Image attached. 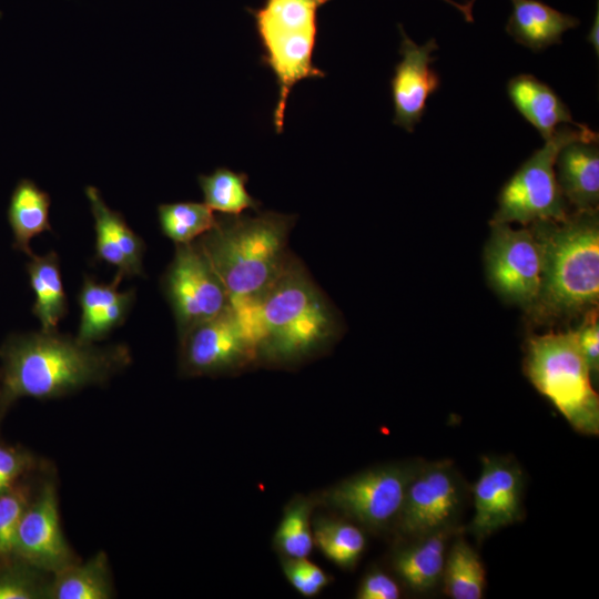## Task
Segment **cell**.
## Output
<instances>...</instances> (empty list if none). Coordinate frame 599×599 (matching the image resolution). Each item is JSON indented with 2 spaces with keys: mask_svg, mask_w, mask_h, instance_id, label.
<instances>
[{
  "mask_svg": "<svg viewBox=\"0 0 599 599\" xmlns=\"http://www.w3.org/2000/svg\"><path fill=\"white\" fill-rule=\"evenodd\" d=\"M331 0H265L248 9L264 50L261 62L270 68L278 87L273 112L276 133H282L287 98L303 79L324 78L312 58L317 35V11Z\"/></svg>",
  "mask_w": 599,
  "mask_h": 599,
  "instance_id": "5",
  "label": "cell"
},
{
  "mask_svg": "<svg viewBox=\"0 0 599 599\" xmlns=\"http://www.w3.org/2000/svg\"><path fill=\"white\" fill-rule=\"evenodd\" d=\"M461 527L407 539L393 557V568L410 590L425 593L441 583L449 545Z\"/></svg>",
  "mask_w": 599,
  "mask_h": 599,
  "instance_id": "19",
  "label": "cell"
},
{
  "mask_svg": "<svg viewBox=\"0 0 599 599\" xmlns=\"http://www.w3.org/2000/svg\"><path fill=\"white\" fill-rule=\"evenodd\" d=\"M441 585L453 599H480L487 580L486 569L479 554L458 531L448 548Z\"/></svg>",
  "mask_w": 599,
  "mask_h": 599,
  "instance_id": "25",
  "label": "cell"
},
{
  "mask_svg": "<svg viewBox=\"0 0 599 599\" xmlns=\"http://www.w3.org/2000/svg\"><path fill=\"white\" fill-rule=\"evenodd\" d=\"M50 204V195L28 179L20 180L11 194L8 221L13 234V247L29 257L34 254L30 241L35 235L52 231Z\"/></svg>",
  "mask_w": 599,
  "mask_h": 599,
  "instance_id": "24",
  "label": "cell"
},
{
  "mask_svg": "<svg viewBox=\"0 0 599 599\" xmlns=\"http://www.w3.org/2000/svg\"><path fill=\"white\" fill-rule=\"evenodd\" d=\"M311 504L304 499L293 501L285 510L276 529L275 546L286 558H307L314 546L309 522Z\"/></svg>",
  "mask_w": 599,
  "mask_h": 599,
  "instance_id": "29",
  "label": "cell"
},
{
  "mask_svg": "<svg viewBox=\"0 0 599 599\" xmlns=\"http://www.w3.org/2000/svg\"><path fill=\"white\" fill-rule=\"evenodd\" d=\"M484 262L488 282L506 302L528 313L537 303L541 286V254L530 226L512 229L490 222Z\"/></svg>",
  "mask_w": 599,
  "mask_h": 599,
  "instance_id": "10",
  "label": "cell"
},
{
  "mask_svg": "<svg viewBox=\"0 0 599 599\" xmlns=\"http://www.w3.org/2000/svg\"><path fill=\"white\" fill-rule=\"evenodd\" d=\"M248 176L226 167H217L211 174H200L199 185L204 203L225 215H240L246 209L258 211L261 202L246 190Z\"/></svg>",
  "mask_w": 599,
  "mask_h": 599,
  "instance_id": "26",
  "label": "cell"
},
{
  "mask_svg": "<svg viewBox=\"0 0 599 599\" xmlns=\"http://www.w3.org/2000/svg\"><path fill=\"white\" fill-rule=\"evenodd\" d=\"M587 42L590 43L596 52L599 54V1L597 0L596 14L592 20V24L589 29V32L586 38Z\"/></svg>",
  "mask_w": 599,
  "mask_h": 599,
  "instance_id": "36",
  "label": "cell"
},
{
  "mask_svg": "<svg viewBox=\"0 0 599 599\" xmlns=\"http://www.w3.org/2000/svg\"><path fill=\"white\" fill-rule=\"evenodd\" d=\"M524 372L576 432L599 434V397L576 329L530 336Z\"/></svg>",
  "mask_w": 599,
  "mask_h": 599,
  "instance_id": "6",
  "label": "cell"
},
{
  "mask_svg": "<svg viewBox=\"0 0 599 599\" xmlns=\"http://www.w3.org/2000/svg\"><path fill=\"white\" fill-rule=\"evenodd\" d=\"M592 138L598 134L586 124L559 126L505 183L490 222L527 226L540 221L564 220L569 214L568 203L556 177V156L566 143Z\"/></svg>",
  "mask_w": 599,
  "mask_h": 599,
  "instance_id": "7",
  "label": "cell"
},
{
  "mask_svg": "<svg viewBox=\"0 0 599 599\" xmlns=\"http://www.w3.org/2000/svg\"><path fill=\"white\" fill-rule=\"evenodd\" d=\"M114 587L108 556L99 551L51 573L48 599H110Z\"/></svg>",
  "mask_w": 599,
  "mask_h": 599,
  "instance_id": "22",
  "label": "cell"
},
{
  "mask_svg": "<svg viewBox=\"0 0 599 599\" xmlns=\"http://www.w3.org/2000/svg\"><path fill=\"white\" fill-rule=\"evenodd\" d=\"M295 222V215L274 211L224 214L194 243L229 296H261L293 257L287 244Z\"/></svg>",
  "mask_w": 599,
  "mask_h": 599,
  "instance_id": "4",
  "label": "cell"
},
{
  "mask_svg": "<svg viewBox=\"0 0 599 599\" xmlns=\"http://www.w3.org/2000/svg\"><path fill=\"white\" fill-rule=\"evenodd\" d=\"M400 595L398 582L379 569L367 572L356 592V597L359 599H398Z\"/></svg>",
  "mask_w": 599,
  "mask_h": 599,
  "instance_id": "35",
  "label": "cell"
},
{
  "mask_svg": "<svg viewBox=\"0 0 599 599\" xmlns=\"http://www.w3.org/2000/svg\"><path fill=\"white\" fill-rule=\"evenodd\" d=\"M313 538L321 552L342 569L354 568L366 548L363 529L343 519L317 520Z\"/></svg>",
  "mask_w": 599,
  "mask_h": 599,
  "instance_id": "27",
  "label": "cell"
},
{
  "mask_svg": "<svg viewBox=\"0 0 599 599\" xmlns=\"http://www.w3.org/2000/svg\"><path fill=\"white\" fill-rule=\"evenodd\" d=\"M510 1L512 12L506 24V32L515 42L535 52L560 43L562 34L580 22L578 18L539 0Z\"/></svg>",
  "mask_w": 599,
  "mask_h": 599,
  "instance_id": "21",
  "label": "cell"
},
{
  "mask_svg": "<svg viewBox=\"0 0 599 599\" xmlns=\"http://www.w3.org/2000/svg\"><path fill=\"white\" fill-rule=\"evenodd\" d=\"M161 286L173 312L179 338L230 303L225 286L194 242L175 245Z\"/></svg>",
  "mask_w": 599,
  "mask_h": 599,
  "instance_id": "11",
  "label": "cell"
},
{
  "mask_svg": "<svg viewBox=\"0 0 599 599\" xmlns=\"http://www.w3.org/2000/svg\"><path fill=\"white\" fill-rule=\"evenodd\" d=\"M257 361L292 364L325 351L341 336L342 318L293 256L261 295Z\"/></svg>",
  "mask_w": 599,
  "mask_h": 599,
  "instance_id": "3",
  "label": "cell"
},
{
  "mask_svg": "<svg viewBox=\"0 0 599 599\" xmlns=\"http://www.w3.org/2000/svg\"><path fill=\"white\" fill-rule=\"evenodd\" d=\"M0 410L19 398H59L103 385L132 362L128 345L99 346L58 331L12 334L0 346Z\"/></svg>",
  "mask_w": 599,
  "mask_h": 599,
  "instance_id": "1",
  "label": "cell"
},
{
  "mask_svg": "<svg viewBox=\"0 0 599 599\" xmlns=\"http://www.w3.org/2000/svg\"><path fill=\"white\" fill-rule=\"evenodd\" d=\"M402 37L399 45L400 61L395 65L390 80L394 103L393 123L407 132H413L420 122L428 98L440 85L438 73L430 67L435 58L432 53L438 49L437 41L429 39L419 45L415 43L398 24Z\"/></svg>",
  "mask_w": 599,
  "mask_h": 599,
  "instance_id": "15",
  "label": "cell"
},
{
  "mask_svg": "<svg viewBox=\"0 0 599 599\" xmlns=\"http://www.w3.org/2000/svg\"><path fill=\"white\" fill-rule=\"evenodd\" d=\"M444 1L455 7L457 10H459L461 14L465 17L466 21L471 22L474 20L471 8L475 0H470L466 3H458L454 0H444Z\"/></svg>",
  "mask_w": 599,
  "mask_h": 599,
  "instance_id": "37",
  "label": "cell"
},
{
  "mask_svg": "<svg viewBox=\"0 0 599 599\" xmlns=\"http://www.w3.org/2000/svg\"><path fill=\"white\" fill-rule=\"evenodd\" d=\"M283 571L292 587L305 597L318 595L329 581L323 569L307 558H286Z\"/></svg>",
  "mask_w": 599,
  "mask_h": 599,
  "instance_id": "33",
  "label": "cell"
},
{
  "mask_svg": "<svg viewBox=\"0 0 599 599\" xmlns=\"http://www.w3.org/2000/svg\"><path fill=\"white\" fill-rule=\"evenodd\" d=\"M85 194L94 217L95 260L115 266L116 275L122 278L144 276L143 240L126 224L119 212L105 204L98 189L88 186Z\"/></svg>",
  "mask_w": 599,
  "mask_h": 599,
  "instance_id": "16",
  "label": "cell"
},
{
  "mask_svg": "<svg viewBox=\"0 0 599 599\" xmlns=\"http://www.w3.org/2000/svg\"><path fill=\"white\" fill-rule=\"evenodd\" d=\"M467 496L466 483L451 460H422L394 528L405 540L457 528Z\"/></svg>",
  "mask_w": 599,
  "mask_h": 599,
  "instance_id": "8",
  "label": "cell"
},
{
  "mask_svg": "<svg viewBox=\"0 0 599 599\" xmlns=\"http://www.w3.org/2000/svg\"><path fill=\"white\" fill-rule=\"evenodd\" d=\"M123 278L115 274L109 284L97 282L85 276L78 301L81 308L77 338L85 343H95L108 336L126 319L134 302L135 291H119Z\"/></svg>",
  "mask_w": 599,
  "mask_h": 599,
  "instance_id": "18",
  "label": "cell"
},
{
  "mask_svg": "<svg viewBox=\"0 0 599 599\" xmlns=\"http://www.w3.org/2000/svg\"><path fill=\"white\" fill-rule=\"evenodd\" d=\"M530 226L541 254V286L530 311L537 322L569 321L598 308V210Z\"/></svg>",
  "mask_w": 599,
  "mask_h": 599,
  "instance_id": "2",
  "label": "cell"
},
{
  "mask_svg": "<svg viewBox=\"0 0 599 599\" xmlns=\"http://www.w3.org/2000/svg\"><path fill=\"white\" fill-rule=\"evenodd\" d=\"M35 486L24 479L0 494V562L14 557L19 524Z\"/></svg>",
  "mask_w": 599,
  "mask_h": 599,
  "instance_id": "31",
  "label": "cell"
},
{
  "mask_svg": "<svg viewBox=\"0 0 599 599\" xmlns=\"http://www.w3.org/2000/svg\"><path fill=\"white\" fill-rule=\"evenodd\" d=\"M0 399H1V383H0ZM2 414H1V410H0V420L2 419Z\"/></svg>",
  "mask_w": 599,
  "mask_h": 599,
  "instance_id": "38",
  "label": "cell"
},
{
  "mask_svg": "<svg viewBox=\"0 0 599 599\" xmlns=\"http://www.w3.org/2000/svg\"><path fill=\"white\" fill-rule=\"evenodd\" d=\"M561 193L575 211L598 210L599 146L598 138L577 139L566 143L555 161Z\"/></svg>",
  "mask_w": 599,
  "mask_h": 599,
  "instance_id": "17",
  "label": "cell"
},
{
  "mask_svg": "<svg viewBox=\"0 0 599 599\" xmlns=\"http://www.w3.org/2000/svg\"><path fill=\"white\" fill-rule=\"evenodd\" d=\"M512 105L542 136L548 140L561 125H583L573 120L569 108L545 82L532 74H518L507 83Z\"/></svg>",
  "mask_w": 599,
  "mask_h": 599,
  "instance_id": "20",
  "label": "cell"
},
{
  "mask_svg": "<svg viewBox=\"0 0 599 599\" xmlns=\"http://www.w3.org/2000/svg\"><path fill=\"white\" fill-rule=\"evenodd\" d=\"M524 490V471L515 458L481 457L480 475L471 487L475 512L468 526L477 542L522 519Z\"/></svg>",
  "mask_w": 599,
  "mask_h": 599,
  "instance_id": "14",
  "label": "cell"
},
{
  "mask_svg": "<svg viewBox=\"0 0 599 599\" xmlns=\"http://www.w3.org/2000/svg\"><path fill=\"white\" fill-rule=\"evenodd\" d=\"M51 573L12 557L0 562V599H48Z\"/></svg>",
  "mask_w": 599,
  "mask_h": 599,
  "instance_id": "30",
  "label": "cell"
},
{
  "mask_svg": "<svg viewBox=\"0 0 599 599\" xmlns=\"http://www.w3.org/2000/svg\"><path fill=\"white\" fill-rule=\"evenodd\" d=\"M420 463L389 464L362 471L336 484L324 498L346 518L369 530L394 528Z\"/></svg>",
  "mask_w": 599,
  "mask_h": 599,
  "instance_id": "9",
  "label": "cell"
},
{
  "mask_svg": "<svg viewBox=\"0 0 599 599\" xmlns=\"http://www.w3.org/2000/svg\"><path fill=\"white\" fill-rule=\"evenodd\" d=\"M158 216L162 233L175 245L194 242L217 222L214 211L199 202L160 204Z\"/></svg>",
  "mask_w": 599,
  "mask_h": 599,
  "instance_id": "28",
  "label": "cell"
},
{
  "mask_svg": "<svg viewBox=\"0 0 599 599\" xmlns=\"http://www.w3.org/2000/svg\"><path fill=\"white\" fill-rule=\"evenodd\" d=\"M577 339L582 355L588 364L591 376L599 372V321L598 308L583 315L582 322L576 328Z\"/></svg>",
  "mask_w": 599,
  "mask_h": 599,
  "instance_id": "34",
  "label": "cell"
},
{
  "mask_svg": "<svg viewBox=\"0 0 599 599\" xmlns=\"http://www.w3.org/2000/svg\"><path fill=\"white\" fill-rule=\"evenodd\" d=\"M48 465L21 446L0 443V494L43 470Z\"/></svg>",
  "mask_w": 599,
  "mask_h": 599,
  "instance_id": "32",
  "label": "cell"
},
{
  "mask_svg": "<svg viewBox=\"0 0 599 599\" xmlns=\"http://www.w3.org/2000/svg\"><path fill=\"white\" fill-rule=\"evenodd\" d=\"M180 339V370L201 376L225 373L257 361V354L229 305Z\"/></svg>",
  "mask_w": 599,
  "mask_h": 599,
  "instance_id": "13",
  "label": "cell"
},
{
  "mask_svg": "<svg viewBox=\"0 0 599 599\" xmlns=\"http://www.w3.org/2000/svg\"><path fill=\"white\" fill-rule=\"evenodd\" d=\"M14 557L49 573L80 560L61 527L57 479L50 466L42 471L20 520Z\"/></svg>",
  "mask_w": 599,
  "mask_h": 599,
  "instance_id": "12",
  "label": "cell"
},
{
  "mask_svg": "<svg viewBox=\"0 0 599 599\" xmlns=\"http://www.w3.org/2000/svg\"><path fill=\"white\" fill-rule=\"evenodd\" d=\"M30 286L35 295L33 315L42 331H58V325L68 314L59 255L51 251L44 255L32 254L27 263Z\"/></svg>",
  "mask_w": 599,
  "mask_h": 599,
  "instance_id": "23",
  "label": "cell"
}]
</instances>
